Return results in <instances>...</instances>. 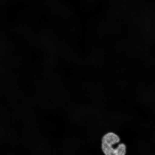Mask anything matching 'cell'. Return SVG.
<instances>
[{
	"instance_id": "obj_1",
	"label": "cell",
	"mask_w": 155,
	"mask_h": 155,
	"mask_svg": "<svg viewBox=\"0 0 155 155\" xmlns=\"http://www.w3.org/2000/svg\"><path fill=\"white\" fill-rule=\"evenodd\" d=\"M120 139L113 132L108 133L102 137L101 149L104 155H126L127 146L120 142Z\"/></svg>"
}]
</instances>
